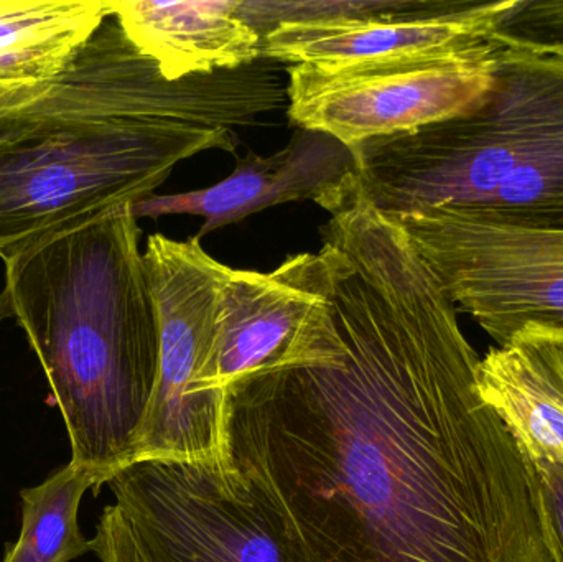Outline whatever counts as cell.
Masks as SVG:
<instances>
[{
  "label": "cell",
  "instance_id": "obj_1",
  "mask_svg": "<svg viewBox=\"0 0 563 562\" xmlns=\"http://www.w3.org/2000/svg\"><path fill=\"white\" fill-rule=\"evenodd\" d=\"M321 228L334 330L227 389L231 465L291 562H555L534 462L407 234L353 178Z\"/></svg>",
  "mask_w": 563,
  "mask_h": 562
},
{
  "label": "cell",
  "instance_id": "obj_2",
  "mask_svg": "<svg viewBox=\"0 0 563 562\" xmlns=\"http://www.w3.org/2000/svg\"><path fill=\"white\" fill-rule=\"evenodd\" d=\"M269 59L168 81L114 13L49 89L42 115L0 144V257L147 200L178 164L234 154V128L287 106Z\"/></svg>",
  "mask_w": 563,
  "mask_h": 562
},
{
  "label": "cell",
  "instance_id": "obj_3",
  "mask_svg": "<svg viewBox=\"0 0 563 562\" xmlns=\"http://www.w3.org/2000/svg\"><path fill=\"white\" fill-rule=\"evenodd\" d=\"M131 207L49 234L5 261L0 300L35 352L98 488L134 464L158 372V323Z\"/></svg>",
  "mask_w": 563,
  "mask_h": 562
},
{
  "label": "cell",
  "instance_id": "obj_4",
  "mask_svg": "<svg viewBox=\"0 0 563 562\" xmlns=\"http://www.w3.org/2000/svg\"><path fill=\"white\" fill-rule=\"evenodd\" d=\"M351 148L361 188L387 217L459 208L563 230V58L501 48L475 108Z\"/></svg>",
  "mask_w": 563,
  "mask_h": 562
},
{
  "label": "cell",
  "instance_id": "obj_5",
  "mask_svg": "<svg viewBox=\"0 0 563 562\" xmlns=\"http://www.w3.org/2000/svg\"><path fill=\"white\" fill-rule=\"evenodd\" d=\"M145 273L158 323V372L135 461L231 465L227 396L205 389L217 343L220 261L197 236L152 234Z\"/></svg>",
  "mask_w": 563,
  "mask_h": 562
},
{
  "label": "cell",
  "instance_id": "obj_6",
  "mask_svg": "<svg viewBox=\"0 0 563 562\" xmlns=\"http://www.w3.org/2000/svg\"><path fill=\"white\" fill-rule=\"evenodd\" d=\"M387 218L498 345L526 333L563 339V230L488 223L459 208Z\"/></svg>",
  "mask_w": 563,
  "mask_h": 562
},
{
  "label": "cell",
  "instance_id": "obj_7",
  "mask_svg": "<svg viewBox=\"0 0 563 562\" xmlns=\"http://www.w3.org/2000/svg\"><path fill=\"white\" fill-rule=\"evenodd\" d=\"M106 485L145 562H291L233 465L139 461Z\"/></svg>",
  "mask_w": 563,
  "mask_h": 562
},
{
  "label": "cell",
  "instance_id": "obj_8",
  "mask_svg": "<svg viewBox=\"0 0 563 562\" xmlns=\"http://www.w3.org/2000/svg\"><path fill=\"white\" fill-rule=\"evenodd\" d=\"M501 48L483 58L435 63L294 65L287 115L347 147L462 114L492 91Z\"/></svg>",
  "mask_w": 563,
  "mask_h": 562
},
{
  "label": "cell",
  "instance_id": "obj_9",
  "mask_svg": "<svg viewBox=\"0 0 563 562\" xmlns=\"http://www.w3.org/2000/svg\"><path fill=\"white\" fill-rule=\"evenodd\" d=\"M323 251L288 257L273 273L221 263L217 343L205 389L227 396L238 379L307 362L333 332Z\"/></svg>",
  "mask_w": 563,
  "mask_h": 562
},
{
  "label": "cell",
  "instance_id": "obj_10",
  "mask_svg": "<svg viewBox=\"0 0 563 562\" xmlns=\"http://www.w3.org/2000/svg\"><path fill=\"white\" fill-rule=\"evenodd\" d=\"M515 0H409L393 15L282 23L261 38L263 59L290 65L435 63L492 56Z\"/></svg>",
  "mask_w": 563,
  "mask_h": 562
},
{
  "label": "cell",
  "instance_id": "obj_11",
  "mask_svg": "<svg viewBox=\"0 0 563 562\" xmlns=\"http://www.w3.org/2000/svg\"><path fill=\"white\" fill-rule=\"evenodd\" d=\"M357 172L353 148L327 132L297 128L288 144L271 155L238 158L233 174L208 188L152 195L132 205L135 220L165 214L205 218L197 238L290 201L321 205Z\"/></svg>",
  "mask_w": 563,
  "mask_h": 562
},
{
  "label": "cell",
  "instance_id": "obj_12",
  "mask_svg": "<svg viewBox=\"0 0 563 562\" xmlns=\"http://www.w3.org/2000/svg\"><path fill=\"white\" fill-rule=\"evenodd\" d=\"M128 38L168 81L238 69L263 59L261 35L238 0H109Z\"/></svg>",
  "mask_w": 563,
  "mask_h": 562
},
{
  "label": "cell",
  "instance_id": "obj_13",
  "mask_svg": "<svg viewBox=\"0 0 563 562\" xmlns=\"http://www.w3.org/2000/svg\"><path fill=\"white\" fill-rule=\"evenodd\" d=\"M479 395L531 459L563 465V340L516 337L476 368Z\"/></svg>",
  "mask_w": 563,
  "mask_h": 562
},
{
  "label": "cell",
  "instance_id": "obj_14",
  "mask_svg": "<svg viewBox=\"0 0 563 562\" xmlns=\"http://www.w3.org/2000/svg\"><path fill=\"white\" fill-rule=\"evenodd\" d=\"M109 15V0H0V89L53 85Z\"/></svg>",
  "mask_w": 563,
  "mask_h": 562
},
{
  "label": "cell",
  "instance_id": "obj_15",
  "mask_svg": "<svg viewBox=\"0 0 563 562\" xmlns=\"http://www.w3.org/2000/svg\"><path fill=\"white\" fill-rule=\"evenodd\" d=\"M89 488L98 491L95 475L69 462L43 484L22 491V530L3 562H71L89 553L91 540L78 525Z\"/></svg>",
  "mask_w": 563,
  "mask_h": 562
},
{
  "label": "cell",
  "instance_id": "obj_16",
  "mask_svg": "<svg viewBox=\"0 0 563 562\" xmlns=\"http://www.w3.org/2000/svg\"><path fill=\"white\" fill-rule=\"evenodd\" d=\"M501 48L563 58V0H515L496 26Z\"/></svg>",
  "mask_w": 563,
  "mask_h": 562
},
{
  "label": "cell",
  "instance_id": "obj_17",
  "mask_svg": "<svg viewBox=\"0 0 563 562\" xmlns=\"http://www.w3.org/2000/svg\"><path fill=\"white\" fill-rule=\"evenodd\" d=\"M53 85L0 89V144L22 134L42 115Z\"/></svg>",
  "mask_w": 563,
  "mask_h": 562
},
{
  "label": "cell",
  "instance_id": "obj_18",
  "mask_svg": "<svg viewBox=\"0 0 563 562\" xmlns=\"http://www.w3.org/2000/svg\"><path fill=\"white\" fill-rule=\"evenodd\" d=\"M91 553L101 562H145L131 530L115 505H109L99 518Z\"/></svg>",
  "mask_w": 563,
  "mask_h": 562
},
{
  "label": "cell",
  "instance_id": "obj_19",
  "mask_svg": "<svg viewBox=\"0 0 563 562\" xmlns=\"http://www.w3.org/2000/svg\"><path fill=\"white\" fill-rule=\"evenodd\" d=\"M538 471L545 530L555 562H563V465L531 459Z\"/></svg>",
  "mask_w": 563,
  "mask_h": 562
},
{
  "label": "cell",
  "instance_id": "obj_20",
  "mask_svg": "<svg viewBox=\"0 0 563 562\" xmlns=\"http://www.w3.org/2000/svg\"><path fill=\"white\" fill-rule=\"evenodd\" d=\"M563 340V339H562Z\"/></svg>",
  "mask_w": 563,
  "mask_h": 562
}]
</instances>
